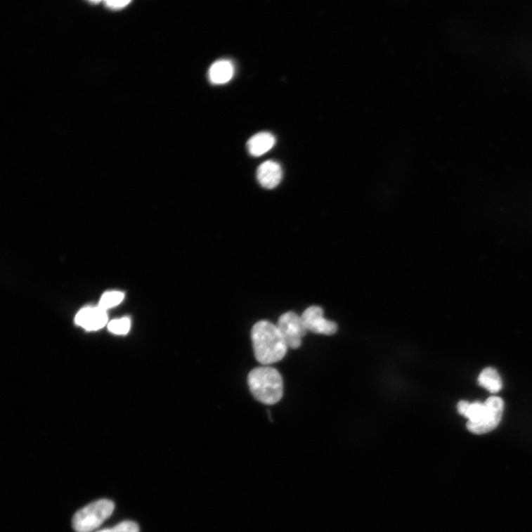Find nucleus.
<instances>
[{
	"instance_id": "nucleus-1",
	"label": "nucleus",
	"mask_w": 532,
	"mask_h": 532,
	"mask_svg": "<svg viewBox=\"0 0 532 532\" xmlns=\"http://www.w3.org/2000/svg\"><path fill=\"white\" fill-rule=\"evenodd\" d=\"M251 337L255 358L264 366L277 363L285 357L287 346L277 325L266 320L258 322Z\"/></svg>"
},
{
	"instance_id": "nucleus-2",
	"label": "nucleus",
	"mask_w": 532,
	"mask_h": 532,
	"mask_svg": "<svg viewBox=\"0 0 532 532\" xmlns=\"http://www.w3.org/2000/svg\"><path fill=\"white\" fill-rule=\"evenodd\" d=\"M249 389L261 403H278L283 395V381L279 371L272 367L261 366L252 370L248 376Z\"/></svg>"
},
{
	"instance_id": "nucleus-3",
	"label": "nucleus",
	"mask_w": 532,
	"mask_h": 532,
	"mask_svg": "<svg viewBox=\"0 0 532 532\" xmlns=\"http://www.w3.org/2000/svg\"><path fill=\"white\" fill-rule=\"evenodd\" d=\"M114 509V502L110 500L93 502L74 514L73 528L77 532H92L109 519Z\"/></svg>"
},
{
	"instance_id": "nucleus-4",
	"label": "nucleus",
	"mask_w": 532,
	"mask_h": 532,
	"mask_svg": "<svg viewBox=\"0 0 532 532\" xmlns=\"http://www.w3.org/2000/svg\"><path fill=\"white\" fill-rule=\"evenodd\" d=\"M277 327L287 348L292 349L301 346V339L308 332L300 316L291 311L280 316Z\"/></svg>"
},
{
	"instance_id": "nucleus-5",
	"label": "nucleus",
	"mask_w": 532,
	"mask_h": 532,
	"mask_svg": "<svg viewBox=\"0 0 532 532\" xmlns=\"http://www.w3.org/2000/svg\"><path fill=\"white\" fill-rule=\"evenodd\" d=\"M486 410L480 423L468 428L471 433L483 435L491 432L500 424L503 413V401L497 396H491L485 402Z\"/></svg>"
},
{
	"instance_id": "nucleus-6",
	"label": "nucleus",
	"mask_w": 532,
	"mask_h": 532,
	"mask_svg": "<svg viewBox=\"0 0 532 532\" xmlns=\"http://www.w3.org/2000/svg\"><path fill=\"white\" fill-rule=\"evenodd\" d=\"M306 328L315 334L332 335L337 332V325L323 318V310L318 306L307 309L301 316Z\"/></svg>"
},
{
	"instance_id": "nucleus-7",
	"label": "nucleus",
	"mask_w": 532,
	"mask_h": 532,
	"mask_svg": "<svg viewBox=\"0 0 532 532\" xmlns=\"http://www.w3.org/2000/svg\"><path fill=\"white\" fill-rule=\"evenodd\" d=\"M106 310L99 306L84 308L76 316V323L87 330L103 328L108 323Z\"/></svg>"
},
{
	"instance_id": "nucleus-8",
	"label": "nucleus",
	"mask_w": 532,
	"mask_h": 532,
	"mask_svg": "<svg viewBox=\"0 0 532 532\" xmlns=\"http://www.w3.org/2000/svg\"><path fill=\"white\" fill-rule=\"evenodd\" d=\"M283 179V169L275 161H267L259 166L257 179L264 188L273 190L277 188Z\"/></svg>"
},
{
	"instance_id": "nucleus-9",
	"label": "nucleus",
	"mask_w": 532,
	"mask_h": 532,
	"mask_svg": "<svg viewBox=\"0 0 532 532\" xmlns=\"http://www.w3.org/2000/svg\"><path fill=\"white\" fill-rule=\"evenodd\" d=\"M234 65L231 61L221 60L212 65L209 70V79L214 84H223L233 78Z\"/></svg>"
},
{
	"instance_id": "nucleus-10",
	"label": "nucleus",
	"mask_w": 532,
	"mask_h": 532,
	"mask_svg": "<svg viewBox=\"0 0 532 532\" xmlns=\"http://www.w3.org/2000/svg\"><path fill=\"white\" fill-rule=\"evenodd\" d=\"M276 143V138L270 133L262 132L253 136L247 143L249 153L254 157H260L273 148Z\"/></svg>"
},
{
	"instance_id": "nucleus-11",
	"label": "nucleus",
	"mask_w": 532,
	"mask_h": 532,
	"mask_svg": "<svg viewBox=\"0 0 532 532\" xmlns=\"http://www.w3.org/2000/svg\"><path fill=\"white\" fill-rule=\"evenodd\" d=\"M481 386L491 393L499 392L502 388V380L496 370L493 368H485L479 377Z\"/></svg>"
},
{
	"instance_id": "nucleus-12",
	"label": "nucleus",
	"mask_w": 532,
	"mask_h": 532,
	"mask_svg": "<svg viewBox=\"0 0 532 532\" xmlns=\"http://www.w3.org/2000/svg\"><path fill=\"white\" fill-rule=\"evenodd\" d=\"M124 297V294L119 292L105 293L100 299L99 307L107 310L114 306H117L122 303Z\"/></svg>"
},
{
	"instance_id": "nucleus-13",
	"label": "nucleus",
	"mask_w": 532,
	"mask_h": 532,
	"mask_svg": "<svg viewBox=\"0 0 532 532\" xmlns=\"http://www.w3.org/2000/svg\"><path fill=\"white\" fill-rule=\"evenodd\" d=\"M131 326V320L129 318H122L111 321L108 324V329L110 332L115 335H124L129 332Z\"/></svg>"
},
{
	"instance_id": "nucleus-14",
	"label": "nucleus",
	"mask_w": 532,
	"mask_h": 532,
	"mask_svg": "<svg viewBox=\"0 0 532 532\" xmlns=\"http://www.w3.org/2000/svg\"><path fill=\"white\" fill-rule=\"evenodd\" d=\"M98 532H139V526L133 521H124L112 528L104 529Z\"/></svg>"
},
{
	"instance_id": "nucleus-15",
	"label": "nucleus",
	"mask_w": 532,
	"mask_h": 532,
	"mask_svg": "<svg viewBox=\"0 0 532 532\" xmlns=\"http://www.w3.org/2000/svg\"><path fill=\"white\" fill-rule=\"evenodd\" d=\"M131 4L129 1H105V4L108 8L113 11H118L124 8L128 4Z\"/></svg>"
}]
</instances>
